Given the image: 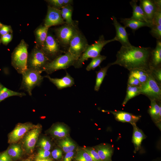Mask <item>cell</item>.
Masks as SVG:
<instances>
[{"label":"cell","mask_w":161,"mask_h":161,"mask_svg":"<svg viewBox=\"0 0 161 161\" xmlns=\"http://www.w3.org/2000/svg\"><path fill=\"white\" fill-rule=\"evenodd\" d=\"M152 49L150 47L121 46L116 55V59L111 65H118L129 71L135 69L150 72Z\"/></svg>","instance_id":"1"},{"label":"cell","mask_w":161,"mask_h":161,"mask_svg":"<svg viewBox=\"0 0 161 161\" xmlns=\"http://www.w3.org/2000/svg\"><path fill=\"white\" fill-rule=\"evenodd\" d=\"M115 41H116L115 37L110 40H106L103 35H101L98 39L95 41L94 43L88 46L85 50L75 61L73 66L76 69L82 67L85 61L87 60L89 58L92 59L100 55L103 48L105 45Z\"/></svg>","instance_id":"2"},{"label":"cell","mask_w":161,"mask_h":161,"mask_svg":"<svg viewBox=\"0 0 161 161\" xmlns=\"http://www.w3.org/2000/svg\"><path fill=\"white\" fill-rule=\"evenodd\" d=\"M28 47L22 39L12 53L11 65L19 74H22L27 69Z\"/></svg>","instance_id":"3"},{"label":"cell","mask_w":161,"mask_h":161,"mask_svg":"<svg viewBox=\"0 0 161 161\" xmlns=\"http://www.w3.org/2000/svg\"><path fill=\"white\" fill-rule=\"evenodd\" d=\"M42 72L35 70L27 69L22 75V80L20 89L23 90L32 95V91L36 86H39L44 76L41 75Z\"/></svg>","instance_id":"4"},{"label":"cell","mask_w":161,"mask_h":161,"mask_svg":"<svg viewBox=\"0 0 161 161\" xmlns=\"http://www.w3.org/2000/svg\"><path fill=\"white\" fill-rule=\"evenodd\" d=\"M76 60L68 52L61 55L49 62L44 67V71L48 74L62 69H66L73 66Z\"/></svg>","instance_id":"5"},{"label":"cell","mask_w":161,"mask_h":161,"mask_svg":"<svg viewBox=\"0 0 161 161\" xmlns=\"http://www.w3.org/2000/svg\"><path fill=\"white\" fill-rule=\"evenodd\" d=\"M88 45L85 36L77 28L70 41L67 52L70 53L76 61Z\"/></svg>","instance_id":"6"},{"label":"cell","mask_w":161,"mask_h":161,"mask_svg":"<svg viewBox=\"0 0 161 161\" xmlns=\"http://www.w3.org/2000/svg\"><path fill=\"white\" fill-rule=\"evenodd\" d=\"M50 61L42 49L36 46L28 56L27 69L42 72L45 66Z\"/></svg>","instance_id":"7"},{"label":"cell","mask_w":161,"mask_h":161,"mask_svg":"<svg viewBox=\"0 0 161 161\" xmlns=\"http://www.w3.org/2000/svg\"><path fill=\"white\" fill-rule=\"evenodd\" d=\"M140 88V94L145 95L150 100H154L160 102L161 85L157 82L151 73L147 81L141 85Z\"/></svg>","instance_id":"8"},{"label":"cell","mask_w":161,"mask_h":161,"mask_svg":"<svg viewBox=\"0 0 161 161\" xmlns=\"http://www.w3.org/2000/svg\"><path fill=\"white\" fill-rule=\"evenodd\" d=\"M60 44L57 39L51 34H48L42 50L51 61L63 52L60 48Z\"/></svg>","instance_id":"9"},{"label":"cell","mask_w":161,"mask_h":161,"mask_svg":"<svg viewBox=\"0 0 161 161\" xmlns=\"http://www.w3.org/2000/svg\"><path fill=\"white\" fill-rule=\"evenodd\" d=\"M77 28L76 26L66 24L55 30L56 38L61 45L68 48L70 41Z\"/></svg>","instance_id":"10"},{"label":"cell","mask_w":161,"mask_h":161,"mask_svg":"<svg viewBox=\"0 0 161 161\" xmlns=\"http://www.w3.org/2000/svg\"><path fill=\"white\" fill-rule=\"evenodd\" d=\"M140 2L139 5L143 9L148 23L151 25L156 12L159 9L161 8V1L140 0Z\"/></svg>","instance_id":"11"},{"label":"cell","mask_w":161,"mask_h":161,"mask_svg":"<svg viewBox=\"0 0 161 161\" xmlns=\"http://www.w3.org/2000/svg\"><path fill=\"white\" fill-rule=\"evenodd\" d=\"M36 126L30 123H19L9 134L8 143L10 144H15Z\"/></svg>","instance_id":"12"},{"label":"cell","mask_w":161,"mask_h":161,"mask_svg":"<svg viewBox=\"0 0 161 161\" xmlns=\"http://www.w3.org/2000/svg\"><path fill=\"white\" fill-rule=\"evenodd\" d=\"M41 130V126H36L28 131L26 134L23 142V145L27 153H32Z\"/></svg>","instance_id":"13"},{"label":"cell","mask_w":161,"mask_h":161,"mask_svg":"<svg viewBox=\"0 0 161 161\" xmlns=\"http://www.w3.org/2000/svg\"><path fill=\"white\" fill-rule=\"evenodd\" d=\"M65 24V22L61 16L60 9L49 6L44 25L49 28L52 26Z\"/></svg>","instance_id":"14"},{"label":"cell","mask_w":161,"mask_h":161,"mask_svg":"<svg viewBox=\"0 0 161 161\" xmlns=\"http://www.w3.org/2000/svg\"><path fill=\"white\" fill-rule=\"evenodd\" d=\"M112 18L113 21V24L115 29L116 35L115 37L116 41H119L122 47H129L132 45L129 41L128 34L126 28L118 21L115 16H112Z\"/></svg>","instance_id":"15"},{"label":"cell","mask_w":161,"mask_h":161,"mask_svg":"<svg viewBox=\"0 0 161 161\" xmlns=\"http://www.w3.org/2000/svg\"><path fill=\"white\" fill-rule=\"evenodd\" d=\"M102 111L112 113L114 116L115 119L118 121L129 123L132 125L136 124L137 122L140 120L141 117L122 111L105 110H103Z\"/></svg>","instance_id":"16"},{"label":"cell","mask_w":161,"mask_h":161,"mask_svg":"<svg viewBox=\"0 0 161 161\" xmlns=\"http://www.w3.org/2000/svg\"><path fill=\"white\" fill-rule=\"evenodd\" d=\"M44 77L48 79L59 90L71 87L75 84L74 79L67 72L65 76L61 78H52L48 75Z\"/></svg>","instance_id":"17"},{"label":"cell","mask_w":161,"mask_h":161,"mask_svg":"<svg viewBox=\"0 0 161 161\" xmlns=\"http://www.w3.org/2000/svg\"><path fill=\"white\" fill-rule=\"evenodd\" d=\"M97 152L102 161H112V158L114 152V148L111 145L102 143L94 148Z\"/></svg>","instance_id":"18"},{"label":"cell","mask_w":161,"mask_h":161,"mask_svg":"<svg viewBox=\"0 0 161 161\" xmlns=\"http://www.w3.org/2000/svg\"><path fill=\"white\" fill-rule=\"evenodd\" d=\"M150 66L151 68H158L161 66V39L157 40L156 45L151 52Z\"/></svg>","instance_id":"19"},{"label":"cell","mask_w":161,"mask_h":161,"mask_svg":"<svg viewBox=\"0 0 161 161\" xmlns=\"http://www.w3.org/2000/svg\"><path fill=\"white\" fill-rule=\"evenodd\" d=\"M132 126L133 133L132 141L134 147V152L136 153L141 149L142 142L146 138V136L143 131L137 126L136 124Z\"/></svg>","instance_id":"20"},{"label":"cell","mask_w":161,"mask_h":161,"mask_svg":"<svg viewBox=\"0 0 161 161\" xmlns=\"http://www.w3.org/2000/svg\"><path fill=\"white\" fill-rule=\"evenodd\" d=\"M150 100L151 103L148 112L153 120L157 123L160 126L161 120V104H158L155 100L150 99Z\"/></svg>","instance_id":"21"},{"label":"cell","mask_w":161,"mask_h":161,"mask_svg":"<svg viewBox=\"0 0 161 161\" xmlns=\"http://www.w3.org/2000/svg\"><path fill=\"white\" fill-rule=\"evenodd\" d=\"M120 22L124 25V27L131 28L133 32L139 28L144 27H150V24L147 23L132 19L131 18L120 19Z\"/></svg>","instance_id":"22"},{"label":"cell","mask_w":161,"mask_h":161,"mask_svg":"<svg viewBox=\"0 0 161 161\" xmlns=\"http://www.w3.org/2000/svg\"><path fill=\"white\" fill-rule=\"evenodd\" d=\"M138 1L137 0H132L130 2V4L133 9L132 15L130 18L149 23L142 8L137 4Z\"/></svg>","instance_id":"23"},{"label":"cell","mask_w":161,"mask_h":161,"mask_svg":"<svg viewBox=\"0 0 161 161\" xmlns=\"http://www.w3.org/2000/svg\"><path fill=\"white\" fill-rule=\"evenodd\" d=\"M48 29L44 25H41L35 31V33L37 43L36 46L41 49L43 47L47 38Z\"/></svg>","instance_id":"24"},{"label":"cell","mask_w":161,"mask_h":161,"mask_svg":"<svg viewBox=\"0 0 161 161\" xmlns=\"http://www.w3.org/2000/svg\"><path fill=\"white\" fill-rule=\"evenodd\" d=\"M25 95L26 94L24 93L14 91L8 89L0 82V103L11 96H16L22 97Z\"/></svg>","instance_id":"25"},{"label":"cell","mask_w":161,"mask_h":161,"mask_svg":"<svg viewBox=\"0 0 161 161\" xmlns=\"http://www.w3.org/2000/svg\"><path fill=\"white\" fill-rule=\"evenodd\" d=\"M69 131L64 125L58 124L53 126L50 130V134L58 138H65L68 134Z\"/></svg>","instance_id":"26"},{"label":"cell","mask_w":161,"mask_h":161,"mask_svg":"<svg viewBox=\"0 0 161 161\" xmlns=\"http://www.w3.org/2000/svg\"><path fill=\"white\" fill-rule=\"evenodd\" d=\"M6 150L13 161L20 159L22 155L23 151L21 146L18 144H12Z\"/></svg>","instance_id":"27"},{"label":"cell","mask_w":161,"mask_h":161,"mask_svg":"<svg viewBox=\"0 0 161 161\" xmlns=\"http://www.w3.org/2000/svg\"><path fill=\"white\" fill-rule=\"evenodd\" d=\"M62 17L65 22L66 24L76 26L72 19V16L73 8L71 5L63 7L61 10Z\"/></svg>","instance_id":"28"},{"label":"cell","mask_w":161,"mask_h":161,"mask_svg":"<svg viewBox=\"0 0 161 161\" xmlns=\"http://www.w3.org/2000/svg\"><path fill=\"white\" fill-rule=\"evenodd\" d=\"M129 76L134 77L137 79L141 85L145 83L147 80L151 72L144 70L135 69L129 71Z\"/></svg>","instance_id":"29"},{"label":"cell","mask_w":161,"mask_h":161,"mask_svg":"<svg viewBox=\"0 0 161 161\" xmlns=\"http://www.w3.org/2000/svg\"><path fill=\"white\" fill-rule=\"evenodd\" d=\"M111 66V63L109 64L105 67L101 68L99 70L96 72V78L94 87L95 91L97 92L99 90L103 80L107 75L108 69Z\"/></svg>","instance_id":"30"},{"label":"cell","mask_w":161,"mask_h":161,"mask_svg":"<svg viewBox=\"0 0 161 161\" xmlns=\"http://www.w3.org/2000/svg\"><path fill=\"white\" fill-rule=\"evenodd\" d=\"M140 94V87L130 86L127 85L126 95L122 103L124 106L131 99Z\"/></svg>","instance_id":"31"},{"label":"cell","mask_w":161,"mask_h":161,"mask_svg":"<svg viewBox=\"0 0 161 161\" xmlns=\"http://www.w3.org/2000/svg\"><path fill=\"white\" fill-rule=\"evenodd\" d=\"M106 58L105 56L100 55L92 58L91 62L86 66V70L88 71L94 70L96 67L100 66L102 62L105 60Z\"/></svg>","instance_id":"32"},{"label":"cell","mask_w":161,"mask_h":161,"mask_svg":"<svg viewBox=\"0 0 161 161\" xmlns=\"http://www.w3.org/2000/svg\"><path fill=\"white\" fill-rule=\"evenodd\" d=\"M75 160L76 161H93L89 155L83 149L78 151Z\"/></svg>","instance_id":"33"},{"label":"cell","mask_w":161,"mask_h":161,"mask_svg":"<svg viewBox=\"0 0 161 161\" xmlns=\"http://www.w3.org/2000/svg\"><path fill=\"white\" fill-rule=\"evenodd\" d=\"M150 33L157 40L161 39V25H151Z\"/></svg>","instance_id":"34"},{"label":"cell","mask_w":161,"mask_h":161,"mask_svg":"<svg viewBox=\"0 0 161 161\" xmlns=\"http://www.w3.org/2000/svg\"><path fill=\"white\" fill-rule=\"evenodd\" d=\"M83 149L89 155L93 161H102L94 148L86 147Z\"/></svg>","instance_id":"35"},{"label":"cell","mask_w":161,"mask_h":161,"mask_svg":"<svg viewBox=\"0 0 161 161\" xmlns=\"http://www.w3.org/2000/svg\"><path fill=\"white\" fill-rule=\"evenodd\" d=\"M38 145L40 149L49 151L51 148V143L47 138L43 137L41 138L38 143Z\"/></svg>","instance_id":"36"},{"label":"cell","mask_w":161,"mask_h":161,"mask_svg":"<svg viewBox=\"0 0 161 161\" xmlns=\"http://www.w3.org/2000/svg\"><path fill=\"white\" fill-rule=\"evenodd\" d=\"M64 145L69 151H73L75 148V145L68 137H66L61 140Z\"/></svg>","instance_id":"37"},{"label":"cell","mask_w":161,"mask_h":161,"mask_svg":"<svg viewBox=\"0 0 161 161\" xmlns=\"http://www.w3.org/2000/svg\"><path fill=\"white\" fill-rule=\"evenodd\" d=\"M150 72L157 82L161 85V67L158 68H151Z\"/></svg>","instance_id":"38"},{"label":"cell","mask_w":161,"mask_h":161,"mask_svg":"<svg viewBox=\"0 0 161 161\" xmlns=\"http://www.w3.org/2000/svg\"><path fill=\"white\" fill-rule=\"evenodd\" d=\"M151 25H161V8L159 9L156 12Z\"/></svg>","instance_id":"39"},{"label":"cell","mask_w":161,"mask_h":161,"mask_svg":"<svg viewBox=\"0 0 161 161\" xmlns=\"http://www.w3.org/2000/svg\"><path fill=\"white\" fill-rule=\"evenodd\" d=\"M46 1L54 7L60 9L64 7V0H48Z\"/></svg>","instance_id":"40"},{"label":"cell","mask_w":161,"mask_h":161,"mask_svg":"<svg viewBox=\"0 0 161 161\" xmlns=\"http://www.w3.org/2000/svg\"><path fill=\"white\" fill-rule=\"evenodd\" d=\"M50 154L49 151L40 149L38 151L35 158L41 159L48 158Z\"/></svg>","instance_id":"41"},{"label":"cell","mask_w":161,"mask_h":161,"mask_svg":"<svg viewBox=\"0 0 161 161\" xmlns=\"http://www.w3.org/2000/svg\"><path fill=\"white\" fill-rule=\"evenodd\" d=\"M127 85L131 86L140 87L141 84L137 79L132 76H129Z\"/></svg>","instance_id":"42"},{"label":"cell","mask_w":161,"mask_h":161,"mask_svg":"<svg viewBox=\"0 0 161 161\" xmlns=\"http://www.w3.org/2000/svg\"><path fill=\"white\" fill-rule=\"evenodd\" d=\"M12 30L10 26L3 25L0 28V35H3L12 32Z\"/></svg>","instance_id":"43"},{"label":"cell","mask_w":161,"mask_h":161,"mask_svg":"<svg viewBox=\"0 0 161 161\" xmlns=\"http://www.w3.org/2000/svg\"><path fill=\"white\" fill-rule=\"evenodd\" d=\"M1 37V42L4 44L7 45L11 41L13 35L12 33H10Z\"/></svg>","instance_id":"44"},{"label":"cell","mask_w":161,"mask_h":161,"mask_svg":"<svg viewBox=\"0 0 161 161\" xmlns=\"http://www.w3.org/2000/svg\"><path fill=\"white\" fill-rule=\"evenodd\" d=\"M62 152L61 149L56 148L54 149L51 153L53 158L55 159H58L62 156Z\"/></svg>","instance_id":"45"},{"label":"cell","mask_w":161,"mask_h":161,"mask_svg":"<svg viewBox=\"0 0 161 161\" xmlns=\"http://www.w3.org/2000/svg\"><path fill=\"white\" fill-rule=\"evenodd\" d=\"M0 161H13L8 154L6 150L0 153Z\"/></svg>","instance_id":"46"},{"label":"cell","mask_w":161,"mask_h":161,"mask_svg":"<svg viewBox=\"0 0 161 161\" xmlns=\"http://www.w3.org/2000/svg\"><path fill=\"white\" fill-rule=\"evenodd\" d=\"M74 153L73 151H69L66 153L64 161H71L74 155Z\"/></svg>","instance_id":"47"},{"label":"cell","mask_w":161,"mask_h":161,"mask_svg":"<svg viewBox=\"0 0 161 161\" xmlns=\"http://www.w3.org/2000/svg\"><path fill=\"white\" fill-rule=\"evenodd\" d=\"M73 1L72 0H64V7L69 5H71L73 4Z\"/></svg>","instance_id":"48"},{"label":"cell","mask_w":161,"mask_h":161,"mask_svg":"<svg viewBox=\"0 0 161 161\" xmlns=\"http://www.w3.org/2000/svg\"><path fill=\"white\" fill-rule=\"evenodd\" d=\"M35 161H53L48 158L47 159H39L37 158H35Z\"/></svg>","instance_id":"49"},{"label":"cell","mask_w":161,"mask_h":161,"mask_svg":"<svg viewBox=\"0 0 161 161\" xmlns=\"http://www.w3.org/2000/svg\"><path fill=\"white\" fill-rule=\"evenodd\" d=\"M21 161H31V160L30 159H27L23 160Z\"/></svg>","instance_id":"50"},{"label":"cell","mask_w":161,"mask_h":161,"mask_svg":"<svg viewBox=\"0 0 161 161\" xmlns=\"http://www.w3.org/2000/svg\"><path fill=\"white\" fill-rule=\"evenodd\" d=\"M3 24L0 22V28L2 27Z\"/></svg>","instance_id":"51"},{"label":"cell","mask_w":161,"mask_h":161,"mask_svg":"<svg viewBox=\"0 0 161 161\" xmlns=\"http://www.w3.org/2000/svg\"><path fill=\"white\" fill-rule=\"evenodd\" d=\"M1 42V41L0 39V44Z\"/></svg>","instance_id":"52"}]
</instances>
